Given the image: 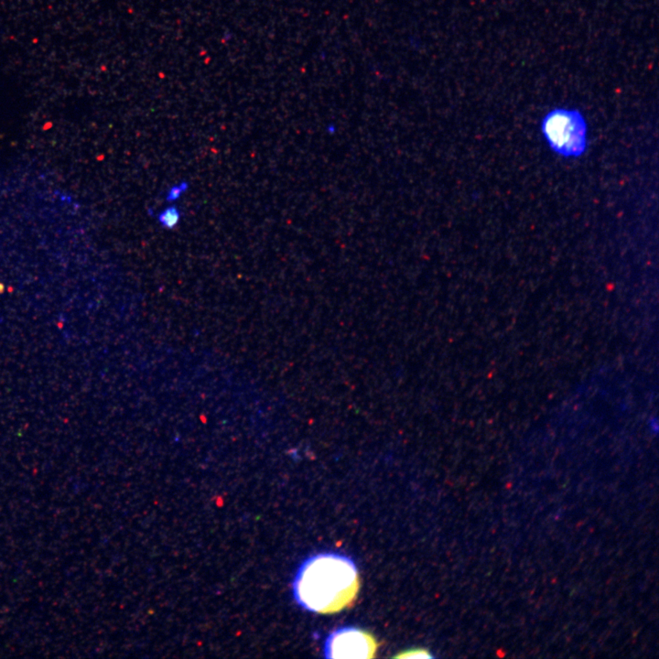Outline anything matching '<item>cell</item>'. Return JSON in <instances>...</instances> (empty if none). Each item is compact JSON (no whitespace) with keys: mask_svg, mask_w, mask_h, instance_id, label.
Listing matches in <instances>:
<instances>
[{"mask_svg":"<svg viewBox=\"0 0 659 659\" xmlns=\"http://www.w3.org/2000/svg\"><path fill=\"white\" fill-rule=\"evenodd\" d=\"M359 589L355 562L338 553H322L306 560L293 582L295 600L318 614H334L348 607Z\"/></svg>","mask_w":659,"mask_h":659,"instance_id":"6da1fadb","label":"cell"},{"mask_svg":"<svg viewBox=\"0 0 659 659\" xmlns=\"http://www.w3.org/2000/svg\"><path fill=\"white\" fill-rule=\"evenodd\" d=\"M540 130L549 149L560 157L582 158L588 149V123L579 109L549 110L542 118Z\"/></svg>","mask_w":659,"mask_h":659,"instance_id":"7a4b0ae2","label":"cell"},{"mask_svg":"<svg viewBox=\"0 0 659 659\" xmlns=\"http://www.w3.org/2000/svg\"><path fill=\"white\" fill-rule=\"evenodd\" d=\"M377 644L369 633L355 627H343L329 635L323 647L326 658H373Z\"/></svg>","mask_w":659,"mask_h":659,"instance_id":"3957f363","label":"cell"},{"mask_svg":"<svg viewBox=\"0 0 659 659\" xmlns=\"http://www.w3.org/2000/svg\"><path fill=\"white\" fill-rule=\"evenodd\" d=\"M181 220V212L177 207L169 206L158 215V221L161 227L166 229H173L177 227Z\"/></svg>","mask_w":659,"mask_h":659,"instance_id":"277c9868","label":"cell"},{"mask_svg":"<svg viewBox=\"0 0 659 659\" xmlns=\"http://www.w3.org/2000/svg\"><path fill=\"white\" fill-rule=\"evenodd\" d=\"M189 189V184L186 181H183L178 185H174L169 190L167 193V201L173 202L179 200L186 190Z\"/></svg>","mask_w":659,"mask_h":659,"instance_id":"5b68a950","label":"cell"},{"mask_svg":"<svg viewBox=\"0 0 659 659\" xmlns=\"http://www.w3.org/2000/svg\"><path fill=\"white\" fill-rule=\"evenodd\" d=\"M398 658H432V656L427 654L426 651H412L409 654L398 656Z\"/></svg>","mask_w":659,"mask_h":659,"instance_id":"8992f818","label":"cell"}]
</instances>
